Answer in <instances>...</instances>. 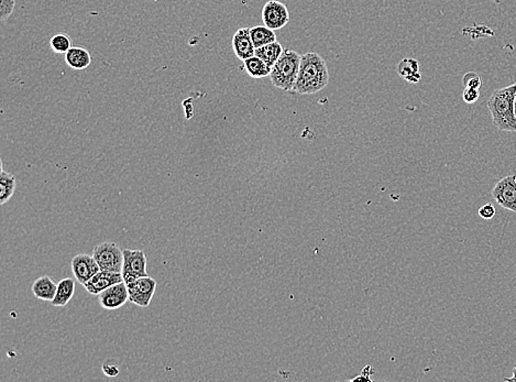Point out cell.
Masks as SVG:
<instances>
[{
    "instance_id": "1",
    "label": "cell",
    "mask_w": 516,
    "mask_h": 382,
    "mask_svg": "<svg viewBox=\"0 0 516 382\" xmlns=\"http://www.w3.org/2000/svg\"><path fill=\"white\" fill-rule=\"evenodd\" d=\"M329 83L326 61L318 53L308 52L302 55L299 75L292 92L312 95L320 92Z\"/></svg>"
},
{
    "instance_id": "2",
    "label": "cell",
    "mask_w": 516,
    "mask_h": 382,
    "mask_svg": "<svg viewBox=\"0 0 516 382\" xmlns=\"http://www.w3.org/2000/svg\"><path fill=\"white\" fill-rule=\"evenodd\" d=\"M515 96L516 83L495 89L487 100L493 123L500 130L516 132Z\"/></svg>"
},
{
    "instance_id": "3",
    "label": "cell",
    "mask_w": 516,
    "mask_h": 382,
    "mask_svg": "<svg viewBox=\"0 0 516 382\" xmlns=\"http://www.w3.org/2000/svg\"><path fill=\"white\" fill-rule=\"evenodd\" d=\"M302 55L291 49H284L279 60L271 68L272 84L284 92H292L299 75Z\"/></svg>"
},
{
    "instance_id": "4",
    "label": "cell",
    "mask_w": 516,
    "mask_h": 382,
    "mask_svg": "<svg viewBox=\"0 0 516 382\" xmlns=\"http://www.w3.org/2000/svg\"><path fill=\"white\" fill-rule=\"evenodd\" d=\"M93 256L102 271L117 273L123 271V250L115 243H102L95 247Z\"/></svg>"
},
{
    "instance_id": "5",
    "label": "cell",
    "mask_w": 516,
    "mask_h": 382,
    "mask_svg": "<svg viewBox=\"0 0 516 382\" xmlns=\"http://www.w3.org/2000/svg\"><path fill=\"white\" fill-rule=\"evenodd\" d=\"M147 256L142 250L123 249V266L121 275L126 283L132 282L138 277H147Z\"/></svg>"
},
{
    "instance_id": "6",
    "label": "cell",
    "mask_w": 516,
    "mask_h": 382,
    "mask_svg": "<svg viewBox=\"0 0 516 382\" xmlns=\"http://www.w3.org/2000/svg\"><path fill=\"white\" fill-rule=\"evenodd\" d=\"M126 284L128 288L129 301L140 307H149L157 286V281L153 277L149 275L138 277Z\"/></svg>"
},
{
    "instance_id": "7",
    "label": "cell",
    "mask_w": 516,
    "mask_h": 382,
    "mask_svg": "<svg viewBox=\"0 0 516 382\" xmlns=\"http://www.w3.org/2000/svg\"><path fill=\"white\" fill-rule=\"evenodd\" d=\"M495 202L506 210L516 213V176H508L499 180L492 190Z\"/></svg>"
},
{
    "instance_id": "8",
    "label": "cell",
    "mask_w": 516,
    "mask_h": 382,
    "mask_svg": "<svg viewBox=\"0 0 516 382\" xmlns=\"http://www.w3.org/2000/svg\"><path fill=\"white\" fill-rule=\"evenodd\" d=\"M263 22L271 30H280L290 22V13L284 3L270 0L263 9Z\"/></svg>"
},
{
    "instance_id": "9",
    "label": "cell",
    "mask_w": 516,
    "mask_h": 382,
    "mask_svg": "<svg viewBox=\"0 0 516 382\" xmlns=\"http://www.w3.org/2000/svg\"><path fill=\"white\" fill-rule=\"evenodd\" d=\"M72 271L77 282L84 286L96 273H100V268L94 256L87 254H79L74 257L71 262Z\"/></svg>"
},
{
    "instance_id": "10",
    "label": "cell",
    "mask_w": 516,
    "mask_h": 382,
    "mask_svg": "<svg viewBox=\"0 0 516 382\" xmlns=\"http://www.w3.org/2000/svg\"><path fill=\"white\" fill-rule=\"evenodd\" d=\"M102 309L108 311L120 309L129 301L128 288L125 281L109 286L98 296Z\"/></svg>"
},
{
    "instance_id": "11",
    "label": "cell",
    "mask_w": 516,
    "mask_h": 382,
    "mask_svg": "<svg viewBox=\"0 0 516 382\" xmlns=\"http://www.w3.org/2000/svg\"><path fill=\"white\" fill-rule=\"evenodd\" d=\"M123 281V277L121 273H108L100 270V273H96L91 280L85 283L84 288L89 294L100 296L102 291Z\"/></svg>"
},
{
    "instance_id": "12",
    "label": "cell",
    "mask_w": 516,
    "mask_h": 382,
    "mask_svg": "<svg viewBox=\"0 0 516 382\" xmlns=\"http://www.w3.org/2000/svg\"><path fill=\"white\" fill-rule=\"evenodd\" d=\"M233 49L239 60L244 61L256 55V47L250 36V28H242L233 34Z\"/></svg>"
},
{
    "instance_id": "13",
    "label": "cell",
    "mask_w": 516,
    "mask_h": 382,
    "mask_svg": "<svg viewBox=\"0 0 516 382\" xmlns=\"http://www.w3.org/2000/svg\"><path fill=\"white\" fill-rule=\"evenodd\" d=\"M58 290V284L47 275L40 277L32 284V293L42 301L52 302Z\"/></svg>"
},
{
    "instance_id": "14",
    "label": "cell",
    "mask_w": 516,
    "mask_h": 382,
    "mask_svg": "<svg viewBox=\"0 0 516 382\" xmlns=\"http://www.w3.org/2000/svg\"><path fill=\"white\" fill-rule=\"evenodd\" d=\"M65 61L73 70H84L92 63V56L84 47H72L65 53Z\"/></svg>"
},
{
    "instance_id": "15",
    "label": "cell",
    "mask_w": 516,
    "mask_h": 382,
    "mask_svg": "<svg viewBox=\"0 0 516 382\" xmlns=\"http://www.w3.org/2000/svg\"><path fill=\"white\" fill-rule=\"evenodd\" d=\"M75 293V281L71 277H65L58 283V290L52 303L53 307H63L73 298Z\"/></svg>"
},
{
    "instance_id": "16",
    "label": "cell",
    "mask_w": 516,
    "mask_h": 382,
    "mask_svg": "<svg viewBox=\"0 0 516 382\" xmlns=\"http://www.w3.org/2000/svg\"><path fill=\"white\" fill-rule=\"evenodd\" d=\"M398 75L402 76L405 81L411 84H416L421 79L422 75L419 73V61L415 59L407 58L398 64Z\"/></svg>"
},
{
    "instance_id": "17",
    "label": "cell",
    "mask_w": 516,
    "mask_h": 382,
    "mask_svg": "<svg viewBox=\"0 0 516 382\" xmlns=\"http://www.w3.org/2000/svg\"><path fill=\"white\" fill-rule=\"evenodd\" d=\"M244 70L253 79H263L270 76L271 68L257 55L244 61Z\"/></svg>"
},
{
    "instance_id": "18",
    "label": "cell",
    "mask_w": 516,
    "mask_h": 382,
    "mask_svg": "<svg viewBox=\"0 0 516 382\" xmlns=\"http://www.w3.org/2000/svg\"><path fill=\"white\" fill-rule=\"evenodd\" d=\"M283 50L284 47L281 45V43L275 41V43H269V45L256 49V55L259 56L261 60L265 61V63L272 68L275 62L279 60L281 54L283 53Z\"/></svg>"
},
{
    "instance_id": "19",
    "label": "cell",
    "mask_w": 516,
    "mask_h": 382,
    "mask_svg": "<svg viewBox=\"0 0 516 382\" xmlns=\"http://www.w3.org/2000/svg\"><path fill=\"white\" fill-rule=\"evenodd\" d=\"M17 189V178L1 169L0 176V204L5 205L10 201Z\"/></svg>"
},
{
    "instance_id": "20",
    "label": "cell",
    "mask_w": 516,
    "mask_h": 382,
    "mask_svg": "<svg viewBox=\"0 0 516 382\" xmlns=\"http://www.w3.org/2000/svg\"><path fill=\"white\" fill-rule=\"evenodd\" d=\"M250 36H251L252 43L256 49L276 41V34L274 30L269 29L265 26H252L250 28Z\"/></svg>"
},
{
    "instance_id": "21",
    "label": "cell",
    "mask_w": 516,
    "mask_h": 382,
    "mask_svg": "<svg viewBox=\"0 0 516 382\" xmlns=\"http://www.w3.org/2000/svg\"><path fill=\"white\" fill-rule=\"evenodd\" d=\"M50 47L53 52L65 54L73 45H72L71 38L68 37V34L58 33L51 38Z\"/></svg>"
},
{
    "instance_id": "22",
    "label": "cell",
    "mask_w": 516,
    "mask_h": 382,
    "mask_svg": "<svg viewBox=\"0 0 516 382\" xmlns=\"http://www.w3.org/2000/svg\"><path fill=\"white\" fill-rule=\"evenodd\" d=\"M15 7L16 0H0V20L5 22L11 16Z\"/></svg>"
},
{
    "instance_id": "23",
    "label": "cell",
    "mask_w": 516,
    "mask_h": 382,
    "mask_svg": "<svg viewBox=\"0 0 516 382\" xmlns=\"http://www.w3.org/2000/svg\"><path fill=\"white\" fill-rule=\"evenodd\" d=\"M462 82H464V87H470V89H479L481 85H483L481 77L477 73H474V72H469V73L464 74Z\"/></svg>"
},
{
    "instance_id": "24",
    "label": "cell",
    "mask_w": 516,
    "mask_h": 382,
    "mask_svg": "<svg viewBox=\"0 0 516 382\" xmlns=\"http://www.w3.org/2000/svg\"><path fill=\"white\" fill-rule=\"evenodd\" d=\"M480 92L479 89H470V87H464V94H462V98L467 104H474L479 100Z\"/></svg>"
},
{
    "instance_id": "25",
    "label": "cell",
    "mask_w": 516,
    "mask_h": 382,
    "mask_svg": "<svg viewBox=\"0 0 516 382\" xmlns=\"http://www.w3.org/2000/svg\"><path fill=\"white\" fill-rule=\"evenodd\" d=\"M373 367L368 365V366L362 370L361 374H360L359 377L354 378V379L350 380V381H373L375 378H373Z\"/></svg>"
},
{
    "instance_id": "26",
    "label": "cell",
    "mask_w": 516,
    "mask_h": 382,
    "mask_svg": "<svg viewBox=\"0 0 516 382\" xmlns=\"http://www.w3.org/2000/svg\"><path fill=\"white\" fill-rule=\"evenodd\" d=\"M495 215V207L492 204H485L479 210V216L483 220H492Z\"/></svg>"
},
{
    "instance_id": "27",
    "label": "cell",
    "mask_w": 516,
    "mask_h": 382,
    "mask_svg": "<svg viewBox=\"0 0 516 382\" xmlns=\"http://www.w3.org/2000/svg\"><path fill=\"white\" fill-rule=\"evenodd\" d=\"M102 372L107 377H116L119 374L118 367L114 364H108V362L102 365Z\"/></svg>"
},
{
    "instance_id": "28",
    "label": "cell",
    "mask_w": 516,
    "mask_h": 382,
    "mask_svg": "<svg viewBox=\"0 0 516 382\" xmlns=\"http://www.w3.org/2000/svg\"><path fill=\"white\" fill-rule=\"evenodd\" d=\"M512 374H513V376H512L511 378H506V379H504V381L516 382V364H515V366H514L513 372H512Z\"/></svg>"
},
{
    "instance_id": "29",
    "label": "cell",
    "mask_w": 516,
    "mask_h": 382,
    "mask_svg": "<svg viewBox=\"0 0 516 382\" xmlns=\"http://www.w3.org/2000/svg\"><path fill=\"white\" fill-rule=\"evenodd\" d=\"M515 114H516V96H515Z\"/></svg>"
}]
</instances>
